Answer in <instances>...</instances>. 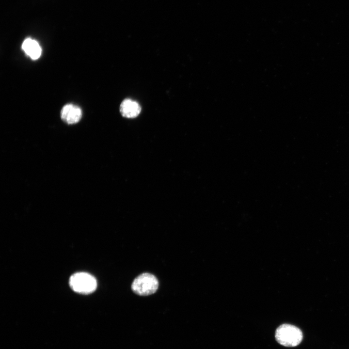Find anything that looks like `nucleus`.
<instances>
[{"instance_id": "nucleus-3", "label": "nucleus", "mask_w": 349, "mask_h": 349, "mask_svg": "<svg viewBox=\"0 0 349 349\" xmlns=\"http://www.w3.org/2000/svg\"><path fill=\"white\" fill-rule=\"evenodd\" d=\"M158 286V281L154 275L149 273H144L134 279L131 288L139 295L146 296L154 293Z\"/></svg>"}, {"instance_id": "nucleus-6", "label": "nucleus", "mask_w": 349, "mask_h": 349, "mask_svg": "<svg viewBox=\"0 0 349 349\" xmlns=\"http://www.w3.org/2000/svg\"><path fill=\"white\" fill-rule=\"evenodd\" d=\"M22 48L26 54L33 60L39 58L42 49L39 43L31 38L26 39L22 43Z\"/></svg>"}, {"instance_id": "nucleus-5", "label": "nucleus", "mask_w": 349, "mask_h": 349, "mask_svg": "<svg viewBox=\"0 0 349 349\" xmlns=\"http://www.w3.org/2000/svg\"><path fill=\"white\" fill-rule=\"evenodd\" d=\"M120 112L122 115L127 118H134L141 111V107L136 101L127 99L124 100L120 105Z\"/></svg>"}, {"instance_id": "nucleus-4", "label": "nucleus", "mask_w": 349, "mask_h": 349, "mask_svg": "<svg viewBox=\"0 0 349 349\" xmlns=\"http://www.w3.org/2000/svg\"><path fill=\"white\" fill-rule=\"evenodd\" d=\"M61 114L62 119L65 122L68 124H74L80 120L82 112L79 107L73 104H67L63 108Z\"/></svg>"}, {"instance_id": "nucleus-2", "label": "nucleus", "mask_w": 349, "mask_h": 349, "mask_svg": "<svg viewBox=\"0 0 349 349\" xmlns=\"http://www.w3.org/2000/svg\"><path fill=\"white\" fill-rule=\"evenodd\" d=\"M69 285L74 291L86 294L95 290L97 282L95 278L91 274L81 272L75 273L70 277Z\"/></svg>"}, {"instance_id": "nucleus-1", "label": "nucleus", "mask_w": 349, "mask_h": 349, "mask_svg": "<svg viewBox=\"0 0 349 349\" xmlns=\"http://www.w3.org/2000/svg\"><path fill=\"white\" fill-rule=\"evenodd\" d=\"M302 333L298 327L288 324L280 325L276 330L275 338L281 345L293 347L298 345L302 341Z\"/></svg>"}]
</instances>
